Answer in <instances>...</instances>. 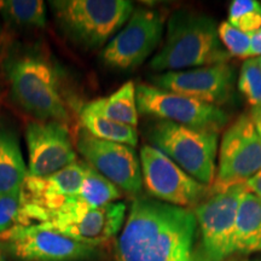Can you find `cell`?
Listing matches in <instances>:
<instances>
[{
  "label": "cell",
  "mask_w": 261,
  "mask_h": 261,
  "mask_svg": "<svg viewBox=\"0 0 261 261\" xmlns=\"http://www.w3.org/2000/svg\"><path fill=\"white\" fill-rule=\"evenodd\" d=\"M163 23V16L159 11L136 9L125 27L102 51V62L113 69L132 70L138 68L161 41Z\"/></svg>",
  "instance_id": "cell-11"
},
{
  "label": "cell",
  "mask_w": 261,
  "mask_h": 261,
  "mask_svg": "<svg viewBox=\"0 0 261 261\" xmlns=\"http://www.w3.org/2000/svg\"><path fill=\"white\" fill-rule=\"evenodd\" d=\"M154 86L219 107L233 91L234 70L228 63L194 69L166 71L152 77Z\"/></svg>",
  "instance_id": "cell-15"
},
{
  "label": "cell",
  "mask_w": 261,
  "mask_h": 261,
  "mask_svg": "<svg viewBox=\"0 0 261 261\" xmlns=\"http://www.w3.org/2000/svg\"><path fill=\"white\" fill-rule=\"evenodd\" d=\"M246 190L244 184L236 185L210 195L194 208L201 238V261H225L234 253L238 203Z\"/></svg>",
  "instance_id": "cell-7"
},
{
  "label": "cell",
  "mask_w": 261,
  "mask_h": 261,
  "mask_svg": "<svg viewBox=\"0 0 261 261\" xmlns=\"http://www.w3.org/2000/svg\"><path fill=\"white\" fill-rule=\"evenodd\" d=\"M122 194L112 181L104 178L100 173L86 165V172L80 190L73 195V200L86 207L97 208L113 203L119 200Z\"/></svg>",
  "instance_id": "cell-20"
},
{
  "label": "cell",
  "mask_w": 261,
  "mask_h": 261,
  "mask_svg": "<svg viewBox=\"0 0 261 261\" xmlns=\"http://www.w3.org/2000/svg\"><path fill=\"white\" fill-rule=\"evenodd\" d=\"M139 162L143 185L155 200L190 210L210 196V187L195 180L154 146H142Z\"/></svg>",
  "instance_id": "cell-10"
},
{
  "label": "cell",
  "mask_w": 261,
  "mask_h": 261,
  "mask_svg": "<svg viewBox=\"0 0 261 261\" xmlns=\"http://www.w3.org/2000/svg\"><path fill=\"white\" fill-rule=\"evenodd\" d=\"M126 211L123 202H113L97 208L67 203L48 214L41 224L50 225L58 232L81 243L99 247L119 233Z\"/></svg>",
  "instance_id": "cell-12"
},
{
  "label": "cell",
  "mask_w": 261,
  "mask_h": 261,
  "mask_svg": "<svg viewBox=\"0 0 261 261\" xmlns=\"http://www.w3.org/2000/svg\"><path fill=\"white\" fill-rule=\"evenodd\" d=\"M149 142L195 180L211 187L215 178L218 133L159 120L149 128Z\"/></svg>",
  "instance_id": "cell-5"
},
{
  "label": "cell",
  "mask_w": 261,
  "mask_h": 261,
  "mask_svg": "<svg viewBox=\"0 0 261 261\" xmlns=\"http://www.w3.org/2000/svg\"><path fill=\"white\" fill-rule=\"evenodd\" d=\"M80 122L84 129L87 130L91 136L107 142L120 143L136 148L138 144V132L136 127L123 125L106 117L92 115L81 112Z\"/></svg>",
  "instance_id": "cell-21"
},
{
  "label": "cell",
  "mask_w": 261,
  "mask_h": 261,
  "mask_svg": "<svg viewBox=\"0 0 261 261\" xmlns=\"http://www.w3.org/2000/svg\"><path fill=\"white\" fill-rule=\"evenodd\" d=\"M2 33H3V28H2V23H0V45H2Z\"/></svg>",
  "instance_id": "cell-31"
},
{
  "label": "cell",
  "mask_w": 261,
  "mask_h": 261,
  "mask_svg": "<svg viewBox=\"0 0 261 261\" xmlns=\"http://www.w3.org/2000/svg\"><path fill=\"white\" fill-rule=\"evenodd\" d=\"M261 171V138L249 114H243L225 130L219 150V165L210 195L246 184Z\"/></svg>",
  "instance_id": "cell-9"
},
{
  "label": "cell",
  "mask_w": 261,
  "mask_h": 261,
  "mask_svg": "<svg viewBox=\"0 0 261 261\" xmlns=\"http://www.w3.org/2000/svg\"><path fill=\"white\" fill-rule=\"evenodd\" d=\"M83 112L137 128L138 108H137L135 84L132 81H127L110 96L98 98L93 102L86 104Z\"/></svg>",
  "instance_id": "cell-18"
},
{
  "label": "cell",
  "mask_w": 261,
  "mask_h": 261,
  "mask_svg": "<svg viewBox=\"0 0 261 261\" xmlns=\"http://www.w3.org/2000/svg\"><path fill=\"white\" fill-rule=\"evenodd\" d=\"M230 58L221 44L213 17L179 10L169 17L165 44L150 61L149 67L154 71H179L227 63Z\"/></svg>",
  "instance_id": "cell-2"
},
{
  "label": "cell",
  "mask_w": 261,
  "mask_h": 261,
  "mask_svg": "<svg viewBox=\"0 0 261 261\" xmlns=\"http://www.w3.org/2000/svg\"><path fill=\"white\" fill-rule=\"evenodd\" d=\"M86 162L76 161L46 177H25L21 185L19 225L44 223L52 212L62 207L68 196L76 194L83 184Z\"/></svg>",
  "instance_id": "cell-13"
},
{
  "label": "cell",
  "mask_w": 261,
  "mask_h": 261,
  "mask_svg": "<svg viewBox=\"0 0 261 261\" xmlns=\"http://www.w3.org/2000/svg\"><path fill=\"white\" fill-rule=\"evenodd\" d=\"M218 35L225 50L231 57L248 58L249 57L252 37L233 27L227 21L218 25Z\"/></svg>",
  "instance_id": "cell-25"
},
{
  "label": "cell",
  "mask_w": 261,
  "mask_h": 261,
  "mask_svg": "<svg viewBox=\"0 0 261 261\" xmlns=\"http://www.w3.org/2000/svg\"><path fill=\"white\" fill-rule=\"evenodd\" d=\"M238 90L250 106L261 104V58L253 57L244 61L238 77Z\"/></svg>",
  "instance_id": "cell-24"
},
{
  "label": "cell",
  "mask_w": 261,
  "mask_h": 261,
  "mask_svg": "<svg viewBox=\"0 0 261 261\" xmlns=\"http://www.w3.org/2000/svg\"><path fill=\"white\" fill-rule=\"evenodd\" d=\"M76 149L87 165L120 190L133 196L142 192V168L133 148L98 139L83 128L77 136Z\"/></svg>",
  "instance_id": "cell-14"
},
{
  "label": "cell",
  "mask_w": 261,
  "mask_h": 261,
  "mask_svg": "<svg viewBox=\"0 0 261 261\" xmlns=\"http://www.w3.org/2000/svg\"><path fill=\"white\" fill-rule=\"evenodd\" d=\"M0 15L6 21L23 27L46 25V6L41 0H0Z\"/></svg>",
  "instance_id": "cell-22"
},
{
  "label": "cell",
  "mask_w": 261,
  "mask_h": 261,
  "mask_svg": "<svg viewBox=\"0 0 261 261\" xmlns=\"http://www.w3.org/2000/svg\"><path fill=\"white\" fill-rule=\"evenodd\" d=\"M194 211L137 197L115 243V261H201Z\"/></svg>",
  "instance_id": "cell-1"
},
{
  "label": "cell",
  "mask_w": 261,
  "mask_h": 261,
  "mask_svg": "<svg viewBox=\"0 0 261 261\" xmlns=\"http://www.w3.org/2000/svg\"><path fill=\"white\" fill-rule=\"evenodd\" d=\"M27 174L17 136L0 122V194L21 188Z\"/></svg>",
  "instance_id": "cell-19"
},
{
  "label": "cell",
  "mask_w": 261,
  "mask_h": 261,
  "mask_svg": "<svg viewBox=\"0 0 261 261\" xmlns=\"http://www.w3.org/2000/svg\"><path fill=\"white\" fill-rule=\"evenodd\" d=\"M261 57V31L252 37V46H250L249 58Z\"/></svg>",
  "instance_id": "cell-29"
},
{
  "label": "cell",
  "mask_w": 261,
  "mask_h": 261,
  "mask_svg": "<svg viewBox=\"0 0 261 261\" xmlns=\"http://www.w3.org/2000/svg\"><path fill=\"white\" fill-rule=\"evenodd\" d=\"M227 22L253 37L261 31V4L256 0H233L228 8Z\"/></svg>",
  "instance_id": "cell-23"
},
{
  "label": "cell",
  "mask_w": 261,
  "mask_h": 261,
  "mask_svg": "<svg viewBox=\"0 0 261 261\" xmlns=\"http://www.w3.org/2000/svg\"><path fill=\"white\" fill-rule=\"evenodd\" d=\"M28 175L46 177L76 162V151L67 123L34 121L25 127Z\"/></svg>",
  "instance_id": "cell-16"
},
{
  "label": "cell",
  "mask_w": 261,
  "mask_h": 261,
  "mask_svg": "<svg viewBox=\"0 0 261 261\" xmlns=\"http://www.w3.org/2000/svg\"><path fill=\"white\" fill-rule=\"evenodd\" d=\"M12 96L25 112L40 121H69V112L61 93L57 71L39 55L25 54L5 63Z\"/></svg>",
  "instance_id": "cell-3"
},
{
  "label": "cell",
  "mask_w": 261,
  "mask_h": 261,
  "mask_svg": "<svg viewBox=\"0 0 261 261\" xmlns=\"http://www.w3.org/2000/svg\"><path fill=\"white\" fill-rule=\"evenodd\" d=\"M257 252H261V200L246 190L238 203L234 253Z\"/></svg>",
  "instance_id": "cell-17"
},
{
  "label": "cell",
  "mask_w": 261,
  "mask_h": 261,
  "mask_svg": "<svg viewBox=\"0 0 261 261\" xmlns=\"http://www.w3.org/2000/svg\"><path fill=\"white\" fill-rule=\"evenodd\" d=\"M136 99L138 114L190 128L219 133L228 122V115L220 107L169 92L152 85H137Z\"/></svg>",
  "instance_id": "cell-8"
},
{
  "label": "cell",
  "mask_w": 261,
  "mask_h": 261,
  "mask_svg": "<svg viewBox=\"0 0 261 261\" xmlns=\"http://www.w3.org/2000/svg\"><path fill=\"white\" fill-rule=\"evenodd\" d=\"M244 185H246L248 191L257 196L261 200V171L257 172L255 175H253L249 180H247Z\"/></svg>",
  "instance_id": "cell-27"
},
{
  "label": "cell",
  "mask_w": 261,
  "mask_h": 261,
  "mask_svg": "<svg viewBox=\"0 0 261 261\" xmlns=\"http://www.w3.org/2000/svg\"><path fill=\"white\" fill-rule=\"evenodd\" d=\"M260 58H261V57H260Z\"/></svg>",
  "instance_id": "cell-33"
},
{
  "label": "cell",
  "mask_w": 261,
  "mask_h": 261,
  "mask_svg": "<svg viewBox=\"0 0 261 261\" xmlns=\"http://www.w3.org/2000/svg\"><path fill=\"white\" fill-rule=\"evenodd\" d=\"M50 8L62 31L87 48L102 46L135 11L128 0H54Z\"/></svg>",
  "instance_id": "cell-4"
},
{
  "label": "cell",
  "mask_w": 261,
  "mask_h": 261,
  "mask_svg": "<svg viewBox=\"0 0 261 261\" xmlns=\"http://www.w3.org/2000/svg\"><path fill=\"white\" fill-rule=\"evenodd\" d=\"M0 261H8L4 252H3V248L2 247H0Z\"/></svg>",
  "instance_id": "cell-30"
},
{
  "label": "cell",
  "mask_w": 261,
  "mask_h": 261,
  "mask_svg": "<svg viewBox=\"0 0 261 261\" xmlns=\"http://www.w3.org/2000/svg\"><path fill=\"white\" fill-rule=\"evenodd\" d=\"M6 250L19 261H93L97 246L81 243L47 224L16 225L0 234Z\"/></svg>",
  "instance_id": "cell-6"
},
{
  "label": "cell",
  "mask_w": 261,
  "mask_h": 261,
  "mask_svg": "<svg viewBox=\"0 0 261 261\" xmlns=\"http://www.w3.org/2000/svg\"><path fill=\"white\" fill-rule=\"evenodd\" d=\"M249 116L254 127H255L257 135H259L261 138V104H259V106L256 107H253L252 109H250Z\"/></svg>",
  "instance_id": "cell-28"
},
{
  "label": "cell",
  "mask_w": 261,
  "mask_h": 261,
  "mask_svg": "<svg viewBox=\"0 0 261 261\" xmlns=\"http://www.w3.org/2000/svg\"><path fill=\"white\" fill-rule=\"evenodd\" d=\"M241 261H261V260H259V259H254V260H252V259H244V260H241Z\"/></svg>",
  "instance_id": "cell-32"
},
{
  "label": "cell",
  "mask_w": 261,
  "mask_h": 261,
  "mask_svg": "<svg viewBox=\"0 0 261 261\" xmlns=\"http://www.w3.org/2000/svg\"><path fill=\"white\" fill-rule=\"evenodd\" d=\"M21 217V188L0 194V234L16 225Z\"/></svg>",
  "instance_id": "cell-26"
}]
</instances>
